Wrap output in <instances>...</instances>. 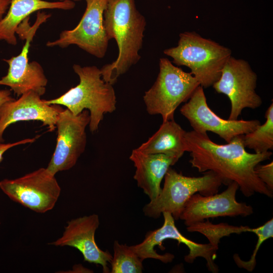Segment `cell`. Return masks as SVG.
I'll use <instances>...</instances> for the list:
<instances>
[{"label":"cell","mask_w":273,"mask_h":273,"mask_svg":"<svg viewBox=\"0 0 273 273\" xmlns=\"http://www.w3.org/2000/svg\"><path fill=\"white\" fill-rule=\"evenodd\" d=\"M186 141L191 159L192 167L200 172L212 171L228 185L237 183L245 197L259 193L272 198L273 192L256 175L254 168L272 155L270 151L261 153H250L244 144L243 135L234 138L226 144H218L210 139L207 133L186 131Z\"/></svg>","instance_id":"obj_1"},{"label":"cell","mask_w":273,"mask_h":273,"mask_svg":"<svg viewBox=\"0 0 273 273\" xmlns=\"http://www.w3.org/2000/svg\"><path fill=\"white\" fill-rule=\"evenodd\" d=\"M103 17L107 38L116 40L118 55L115 61L100 70L103 79L113 85L140 60L146 22L134 0H107Z\"/></svg>","instance_id":"obj_2"},{"label":"cell","mask_w":273,"mask_h":273,"mask_svg":"<svg viewBox=\"0 0 273 273\" xmlns=\"http://www.w3.org/2000/svg\"><path fill=\"white\" fill-rule=\"evenodd\" d=\"M73 69L79 77V83L59 97L44 102L48 105H63L75 115L88 110L89 128L93 133L98 130L104 114L116 110L115 90L112 84L103 79L97 67L74 64Z\"/></svg>","instance_id":"obj_3"},{"label":"cell","mask_w":273,"mask_h":273,"mask_svg":"<svg viewBox=\"0 0 273 273\" xmlns=\"http://www.w3.org/2000/svg\"><path fill=\"white\" fill-rule=\"evenodd\" d=\"M164 53L176 65L189 68L200 85L207 88L219 79L232 52L193 31L180 33L177 46L165 50Z\"/></svg>","instance_id":"obj_4"},{"label":"cell","mask_w":273,"mask_h":273,"mask_svg":"<svg viewBox=\"0 0 273 273\" xmlns=\"http://www.w3.org/2000/svg\"><path fill=\"white\" fill-rule=\"evenodd\" d=\"M205 172L201 176H187L170 167L164 176V185L158 196L144 206V214L156 219L167 212L174 220H178L185 204L193 195L199 193L207 196L217 193L224 185L223 181L212 171Z\"/></svg>","instance_id":"obj_5"},{"label":"cell","mask_w":273,"mask_h":273,"mask_svg":"<svg viewBox=\"0 0 273 273\" xmlns=\"http://www.w3.org/2000/svg\"><path fill=\"white\" fill-rule=\"evenodd\" d=\"M199 85L190 73L174 66L168 59L161 58L157 78L143 96L146 110L150 115H160L163 121L174 120L175 110Z\"/></svg>","instance_id":"obj_6"},{"label":"cell","mask_w":273,"mask_h":273,"mask_svg":"<svg viewBox=\"0 0 273 273\" xmlns=\"http://www.w3.org/2000/svg\"><path fill=\"white\" fill-rule=\"evenodd\" d=\"M50 14L38 12L34 23L30 26L28 18L25 25L21 23L16 33L21 39H25L20 53L8 59L3 60L9 65L6 75L0 79V85L9 86L18 96L33 90L40 96L46 92L48 79L40 64L36 61L29 62L28 52L31 43L35 33L43 23L51 17Z\"/></svg>","instance_id":"obj_7"},{"label":"cell","mask_w":273,"mask_h":273,"mask_svg":"<svg viewBox=\"0 0 273 273\" xmlns=\"http://www.w3.org/2000/svg\"><path fill=\"white\" fill-rule=\"evenodd\" d=\"M164 222L159 228L147 233L144 240L140 243L130 246L132 249L144 261L148 258L158 260L163 263L172 262L174 255L170 253L164 254L158 253L154 249L156 246L163 247L162 243L167 239H172L183 243L188 247L189 253L184 257L186 262L192 263L197 257H203L206 261V266L209 271L216 273L219 271L218 266L214 260L218 247L209 243L200 244L194 242L184 236L176 228L174 219L168 212L162 213Z\"/></svg>","instance_id":"obj_8"},{"label":"cell","mask_w":273,"mask_h":273,"mask_svg":"<svg viewBox=\"0 0 273 273\" xmlns=\"http://www.w3.org/2000/svg\"><path fill=\"white\" fill-rule=\"evenodd\" d=\"M55 175L47 168H40L16 179H4L0 188L13 201L43 213L54 207L60 195Z\"/></svg>","instance_id":"obj_9"},{"label":"cell","mask_w":273,"mask_h":273,"mask_svg":"<svg viewBox=\"0 0 273 273\" xmlns=\"http://www.w3.org/2000/svg\"><path fill=\"white\" fill-rule=\"evenodd\" d=\"M257 75L247 62L231 56L223 66L219 79L212 86L226 95L231 107L228 119L237 120L246 108L255 109L262 101L256 93Z\"/></svg>","instance_id":"obj_10"},{"label":"cell","mask_w":273,"mask_h":273,"mask_svg":"<svg viewBox=\"0 0 273 273\" xmlns=\"http://www.w3.org/2000/svg\"><path fill=\"white\" fill-rule=\"evenodd\" d=\"M90 121L89 112L84 110L78 115L68 109L58 115L56 147L47 169L53 174L68 170L76 164L86 144V127Z\"/></svg>","instance_id":"obj_11"},{"label":"cell","mask_w":273,"mask_h":273,"mask_svg":"<svg viewBox=\"0 0 273 273\" xmlns=\"http://www.w3.org/2000/svg\"><path fill=\"white\" fill-rule=\"evenodd\" d=\"M85 11L78 25L62 31L58 39L49 41V47L62 48L75 44L98 58L106 53L109 39L104 26V11L107 0H85Z\"/></svg>","instance_id":"obj_12"},{"label":"cell","mask_w":273,"mask_h":273,"mask_svg":"<svg viewBox=\"0 0 273 273\" xmlns=\"http://www.w3.org/2000/svg\"><path fill=\"white\" fill-rule=\"evenodd\" d=\"M180 112L189 122L193 130L205 133L210 131L227 143L236 136L244 135L255 129L261 123L259 120L224 119L208 106L203 87L199 85L190 99L182 106Z\"/></svg>","instance_id":"obj_13"},{"label":"cell","mask_w":273,"mask_h":273,"mask_svg":"<svg viewBox=\"0 0 273 273\" xmlns=\"http://www.w3.org/2000/svg\"><path fill=\"white\" fill-rule=\"evenodd\" d=\"M238 189L237 183L232 181L220 193L207 196L194 194L185 204L179 219L187 227L210 218L251 215L253 213L252 207L236 200Z\"/></svg>","instance_id":"obj_14"},{"label":"cell","mask_w":273,"mask_h":273,"mask_svg":"<svg viewBox=\"0 0 273 273\" xmlns=\"http://www.w3.org/2000/svg\"><path fill=\"white\" fill-rule=\"evenodd\" d=\"M99 224V218L96 214L72 219L67 222L62 237L49 244L75 248L81 252L84 261L100 264L103 272H110L108 264L112 255L101 249L95 241V232Z\"/></svg>","instance_id":"obj_15"},{"label":"cell","mask_w":273,"mask_h":273,"mask_svg":"<svg viewBox=\"0 0 273 273\" xmlns=\"http://www.w3.org/2000/svg\"><path fill=\"white\" fill-rule=\"evenodd\" d=\"M41 96L29 90L14 100L3 104L0 107V143L5 130L10 125L20 121L36 120L48 125L50 131L56 128L59 114L64 110L59 105H48L41 99Z\"/></svg>","instance_id":"obj_16"},{"label":"cell","mask_w":273,"mask_h":273,"mask_svg":"<svg viewBox=\"0 0 273 273\" xmlns=\"http://www.w3.org/2000/svg\"><path fill=\"white\" fill-rule=\"evenodd\" d=\"M181 157L177 155L146 154L135 149L132 150L129 159L135 167L133 178L150 201L158 196L166 173Z\"/></svg>","instance_id":"obj_17"},{"label":"cell","mask_w":273,"mask_h":273,"mask_svg":"<svg viewBox=\"0 0 273 273\" xmlns=\"http://www.w3.org/2000/svg\"><path fill=\"white\" fill-rule=\"evenodd\" d=\"M75 4L72 0L49 2L43 0H11L9 10L0 21V40L17 44L16 30L19 25L33 13L43 9L70 10Z\"/></svg>","instance_id":"obj_18"},{"label":"cell","mask_w":273,"mask_h":273,"mask_svg":"<svg viewBox=\"0 0 273 273\" xmlns=\"http://www.w3.org/2000/svg\"><path fill=\"white\" fill-rule=\"evenodd\" d=\"M186 131L174 120L163 121L158 130L136 150L146 154L177 155L188 151Z\"/></svg>","instance_id":"obj_19"},{"label":"cell","mask_w":273,"mask_h":273,"mask_svg":"<svg viewBox=\"0 0 273 273\" xmlns=\"http://www.w3.org/2000/svg\"><path fill=\"white\" fill-rule=\"evenodd\" d=\"M266 120L251 132L243 135L245 148L261 153L273 149V103L266 110Z\"/></svg>","instance_id":"obj_20"},{"label":"cell","mask_w":273,"mask_h":273,"mask_svg":"<svg viewBox=\"0 0 273 273\" xmlns=\"http://www.w3.org/2000/svg\"><path fill=\"white\" fill-rule=\"evenodd\" d=\"M114 253L110 264L111 273H141L143 269V261L130 246L120 244L115 241L113 245Z\"/></svg>","instance_id":"obj_21"},{"label":"cell","mask_w":273,"mask_h":273,"mask_svg":"<svg viewBox=\"0 0 273 273\" xmlns=\"http://www.w3.org/2000/svg\"><path fill=\"white\" fill-rule=\"evenodd\" d=\"M251 228L248 226H234L226 223L213 224L208 219L187 227L189 232H198L205 236L209 243L218 247L220 239L232 234H240L244 232H251Z\"/></svg>","instance_id":"obj_22"},{"label":"cell","mask_w":273,"mask_h":273,"mask_svg":"<svg viewBox=\"0 0 273 273\" xmlns=\"http://www.w3.org/2000/svg\"><path fill=\"white\" fill-rule=\"evenodd\" d=\"M251 232L257 236V241L250 258L247 261L242 260L238 254L233 255L236 265L248 271H252L256 265V255L261 245L266 240L273 237V219H269L263 225L256 228H251Z\"/></svg>","instance_id":"obj_23"},{"label":"cell","mask_w":273,"mask_h":273,"mask_svg":"<svg viewBox=\"0 0 273 273\" xmlns=\"http://www.w3.org/2000/svg\"><path fill=\"white\" fill-rule=\"evenodd\" d=\"M254 170L258 178L270 191L273 192V162L264 165L258 164Z\"/></svg>","instance_id":"obj_24"},{"label":"cell","mask_w":273,"mask_h":273,"mask_svg":"<svg viewBox=\"0 0 273 273\" xmlns=\"http://www.w3.org/2000/svg\"><path fill=\"white\" fill-rule=\"evenodd\" d=\"M35 140V138L26 139L19 141L18 142L13 143H8V144H3L2 143H0V163L2 161L3 159V155L4 153L10 148L19 145L32 143Z\"/></svg>","instance_id":"obj_25"},{"label":"cell","mask_w":273,"mask_h":273,"mask_svg":"<svg viewBox=\"0 0 273 273\" xmlns=\"http://www.w3.org/2000/svg\"><path fill=\"white\" fill-rule=\"evenodd\" d=\"M15 100L11 96V92L9 89L0 90V107L6 102Z\"/></svg>","instance_id":"obj_26"},{"label":"cell","mask_w":273,"mask_h":273,"mask_svg":"<svg viewBox=\"0 0 273 273\" xmlns=\"http://www.w3.org/2000/svg\"><path fill=\"white\" fill-rule=\"evenodd\" d=\"M11 0H0V21L8 9Z\"/></svg>","instance_id":"obj_27"},{"label":"cell","mask_w":273,"mask_h":273,"mask_svg":"<svg viewBox=\"0 0 273 273\" xmlns=\"http://www.w3.org/2000/svg\"><path fill=\"white\" fill-rule=\"evenodd\" d=\"M56 1H65V0H55Z\"/></svg>","instance_id":"obj_28"},{"label":"cell","mask_w":273,"mask_h":273,"mask_svg":"<svg viewBox=\"0 0 273 273\" xmlns=\"http://www.w3.org/2000/svg\"><path fill=\"white\" fill-rule=\"evenodd\" d=\"M73 1H80V0H72Z\"/></svg>","instance_id":"obj_29"}]
</instances>
